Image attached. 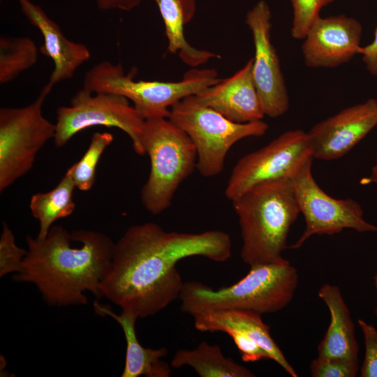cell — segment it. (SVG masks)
<instances>
[{
	"label": "cell",
	"instance_id": "obj_25",
	"mask_svg": "<svg viewBox=\"0 0 377 377\" xmlns=\"http://www.w3.org/2000/svg\"><path fill=\"white\" fill-rule=\"evenodd\" d=\"M0 237V277L9 274H17L22 269L27 250L19 247L15 235L6 223H2Z\"/></svg>",
	"mask_w": 377,
	"mask_h": 377
},
{
	"label": "cell",
	"instance_id": "obj_2",
	"mask_svg": "<svg viewBox=\"0 0 377 377\" xmlns=\"http://www.w3.org/2000/svg\"><path fill=\"white\" fill-rule=\"evenodd\" d=\"M26 240L27 253L15 281L34 284L51 306L86 304L87 291L101 297L115 244L110 237L84 229L70 233L53 226L45 238L28 235Z\"/></svg>",
	"mask_w": 377,
	"mask_h": 377
},
{
	"label": "cell",
	"instance_id": "obj_34",
	"mask_svg": "<svg viewBox=\"0 0 377 377\" xmlns=\"http://www.w3.org/2000/svg\"><path fill=\"white\" fill-rule=\"evenodd\" d=\"M376 314H377V307H376Z\"/></svg>",
	"mask_w": 377,
	"mask_h": 377
},
{
	"label": "cell",
	"instance_id": "obj_9",
	"mask_svg": "<svg viewBox=\"0 0 377 377\" xmlns=\"http://www.w3.org/2000/svg\"><path fill=\"white\" fill-rule=\"evenodd\" d=\"M313 158L308 132L300 129L286 131L237 162L228 181L225 195L232 202L258 184L292 180Z\"/></svg>",
	"mask_w": 377,
	"mask_h": 377
},
{
	"label": "cell",
	"instance_id": "obj_10",
	"mask_svg": "<svg viewBox=\"0 0 377 377\" xmlns=\"http://www.w3.org/2000/svg\"><path fill=\"white\" fill-rule=\"evenodd\" d=\"M145 119L128 100L110 93H92L84 88L71 98L69 106L57 110V147L64 146L80 131L96 126L117 128L130 138L138 155H145L141 143Z\"/></svg>",
	"mask_w": 377,
	"mask_h": 377
},
{
	"label": "cell",
	"instance_id": "obj_3",
	"mask_svg": "<svg viewBox=\"0 0 377 377\" xmlns=\"http://www.w3.org/2000/svg\"><path fill=\"white\" fill-rule=\"evenodd\" d=\"M232 202L240 227L243 262L252 266L283 259L288 232L300 213L292 181L258 184Z\"/></svg>",
	"mask_w": 377,
	"mask_h": 377
},
{
	"label": "cell",
	"instance_id": "obj_29",
	"mask_svg": "<svg viewBox=\"0 0 377 377\" xmlns=\"http://www.w3.org/2000/svg\"><path fill=\"white\" fill-rule=\"evenodd\" d=\"M227 334L234 341L244 362H254L263 360H270L265 350L245 334L235 331Z\"/></svg>",
	"mask_w": 377,
	"mask_h": 377
},
{
	"label": "cell",
	"instance_id": "obj_33",
	"mask_svg": "<svg viewBox=\"0 0 377 377\" xmlns=\"http://www.w3.org/2000/svg\"><path fill=\"white\" fill-rule=\"evenodd\" d=\"M375 285H376V290H377V274L375 277Z\"/></svg>",
	"mask_w": 377,
	"mask_h": 377
},
{
	"label": "cell",
	"instance_id": "obj_6",
	"mask_svg": "<svg viewBox=\"0 0 377 377\" xmlns=\"http://www.w3.org/2000/svg\"><path fill=\"white\" fill-rule=\"evenodd\" d=\"M134 71L125 73L120 64L103 61L85 74L83 88L92 93H110L131 101L144 119L168 117L170 108L182 99L218 82L214 68H193L177 82L135 80Z\"/></svg>",
	"mask_w": 377,
	"mask_h": 377
},
{
	"label": "cell",
	"instance_id": "obj_8",
	"mask_svg": "<svg viewBox=\"0 0 377 377\" xmlns=\"http://www.w3.org/2000/svg\"><path fill=\"white\" fill-rule=\"evenodd\" d=\"M52 88L47 82L28 105L0 109L1 192L31 169L38 151L54 138L56 125L43 114L44 101Z\"/></svg>",
	"mask_w": 377,
	"mask_h": 377
},
{
	"label": "cell",
	"instance_id": "obj_14",
	"mask_svg": "<svg viewBox=\"0 0 377 377\" xmlns=\"http://www.w3.org/2000/svg\"><path fill=\"white\" fill-rule=\"evenodd\" d=\"M376 126V99L370 98L341 110L308 132L313 158L331 161L342 157Z\"/></svg>",
	"mask_w": 377,
	"mask_h": 377
},
{
	"label": "cell",
	"instance_id": "obj_28",
	"mask_svg": "<svg viewBox=\"0 0 377 377\" xmlns=\"http://www.w3.org/2000/svg\"><path fill=\"white\" fill-rule=\"evenodd\" d=\"M365 345L364 360L360 369L361 377H377V330L364 320H358Z\"/></svg>",
	"mask_w": 377,
	"mask_h": 377
},
{
	"label": "cell",
	"instance_id": "obj_32",
	"mask_svg": "<svg viewBox=\"0 0 377 377\" xmlns=\"http://www.w3.org/2000/svg\"><path fill=\"white\" fill-rule=\"evenodd\" d=\"M368 181L375 184L377 186V153L376 154L375 163L371 168Z\"/></svg>",
	"mask_w": 377,
	"mask_h": 377
},
{
	"label": "cell",
	"instance_id": "obj_31",
	"mask_svg": "<svg viewBox=\"0 0 377 377\" xmlns=\"http://www.w3.org/2000/svg\"><path fill=\"white\" fill-rule=\"evenodd\" d=\"M142 0H96V5L102 10H121L130 11L136 8Z\"/></svg>",
	"mask_w": 377,
	"mask_h": 377
},
{
	"label": "cell",
	"instance_id": "obj_21",
	"mask_svg": "<svg viewBox=\"0 0 377 377\" xmlns=\"http://www.w3.org/2000/svg\"><path fill=\"white\" fill-rule=\"evenodd\" d=\"M170 365L176 369L189 366L200 377L255 376L249 369L226 357L219 345H210L205 341L195 349L177 350Z\"/></svg>",
	"mask_w": 377,
	"mask_h": 377
},
{
	"label": "cell",
	"instance_id": "obj_26",
	"mask_svg": "<svg viewBox=\"0 0 377 377\" xmlns=\"http://www.w3.org/2000/svg\"><path fill=\"white\" fill-rule=\"evenodd\" d=\"M293 18L291 36L295 39H304L313 23L320 16L321 8L332 3V0H290Z\"/></svg>",
	"mask_w": 377,
	"mask_h": 377
},
{
	"label": "cell",
	"instance_id": "obj_18",
	"mask_svg": "<svg viewBox=\"0 0 377 377\" xmlns=\"http://www.w3.org/2000/svg\"><path fill=\"white\" fill-rule=\"evenodd\" d=\"M96 314L113 318L121 326L126 344L125 364L121 377H169L171 369L163 358L168 355L165 347L148 348L139 342L135 333V323L138 319L135 315L121 311L117 314L108 305L94 303Z\"/></svg>",
	"mask_w": 377,
	"mask_h": 377
},
{
	"label": "cell",
	"instance_id": "obj_11",
	"mask_svg": "<svg viewBox=\"0 0 377 377\" xmlns=\"http://www.w3.org/2000/svg\"><path fill=\"white\" fill-rule=\"evenodd\" d=\"M312 161L308 162L291 180L305 228L300 237L289 248H300L313 235H332L344 229L359 232H377V226L364 219L363 209L357 201L334 198L319 186L311 172Z\"/></svg>",
	"mask_w": 377,
	"mask_h": 377
},
{
	"label": "cell",
	"instance_id": "obj_27",
	"mask_svg": "<svg viewBox=\"0 0 377 377\" xmlns=\"http://www.w3.org/2000/svg\"><path fill=\"white\" fill-rule=\"evenodd\" d=\"M359 370L358 360L318 356L310 364L313 377H354Z\"/></svg>",
	"mask_w": 377,
	"mask_h": 377
},
{
	"label": "cell",
	"instance_id": "obj_23",
	"mask_svg": "<svg viewBox=\"0 0 377 377\" xmlns=\"http://www.w3.org/2000/svg\"><path fill=\"white\" fill-rule=\"evenodd\" d=\"M38 48L29 37H0V83L4 84L32 67L38 59Z\"/></svg>",
	"mask_w": 377,
	"mask_h": 377
},
{
	"label": "cell",
	"instance_id": "obj_5",
	"mask_svg": "<svg viewBox=\"0 0 377 377\" xmlns=\"http://www.w3.org/2000/svg\"><path fill=\"white\" fill-rule=\"evenodd\" d=\"M141 143L150 171L140 200L148 212L158 215L171 206L179 185L196 168L197 151L188 135L168 117L145 119Z\"/></svg>",
	"mask_w": 377,
	"mask_h": 377
},
{
	"label": "cell",
	"instance_id": "obj_17",
	"mask_svg": "<svg viewBox=\"0 0 377 377\" xmlns=\"http://www.w3.org/2000/svg\"><path fill=\"white\" fill-rule=\"evenodd\" d=\"M195 327L201 332L232 331L245 334L258 343L290 376L297 374L271 337L269 327L261 315L245 310L219 309L206 311L193 316Z\"/></svg>",
	"mask_w": 377,
	"mask_h": 377
},
{
	"label": "cell",
	"instance_id": "obj_30",
	"mask_svg": "<svg viewBox=\"0 0 377 377\" xmlns=\"http://www.w3.org/2000/svg\"><path fill=\"white\" fill-rule=\"evenodd\" d=\"M360 54L362 55V61L369 73L374 76H377V24L373 41L362 47Z\"/></svg>",
	"mask_w": 377,
	"mask_h": 377
},
{
	"label": "cell",
	"instance_id": "obj_35",
	"mask_svg": "<svg viewBox=\"0 0 377 377\" xmlns=\"http://www.w3.org/2000/svg\"><path fill=\"white\" fill-rule=\"evenodd\" d=\"M334 0H332V2L334 1Z\"/></svg>",
	"mask_w": 377,
	"mask_h": 377
},
{
	"label": "cell",
	"instance_id": "obj_16",
	"mask_svg": "<svg viewBox=\"0 0 377 377\" xmlns=\"http://www.w3.org/2000/svg\"><path fill=\"white\" fill-rule=\"evenodd\" d=\"M17 1L30 24L43 36L40 53L53 61L54 68L48 83L54 87L57 83L71 78L76 70L89 59L91 54L87 47L68 39L59 26L38 5L30 0Z\"/></svg>",
	"mask_w": 377,
	"mask_h": 377
},
{
	"label": "cell",
	"instance_id": "obj_12",
	"mask_svg": "<svg viewBox=\"0 0 377 377\" xmlns=\"http://www.w3.org/2000/svg\"><path fill=\"white\" fill-rule=\"evenodd\" d=\"M271 18L268 3L260 0L249 10L245 22L251 32L255 50L253 78L265 115L276 118L288 110L290 101L279 58L271 40Z\"/></svg>",
	"mask_w": 377,
	"mask_h": 377
},
{
	"label": "cell",
	"instance_id": "obj_22",
	"mask_svg": "<svg viewBox=\"0 0 377 377\" xmlns=\"http://www.w3.org/2000/svg\"><path fill=\"white\" fill-rule=\"evenodd\" d=\"M75 188L71 177L66 172L53 189L31 196L29 208L34 218L39 222L38 238H45L55 221L74 212L75 204L73 193Z\"/></svg>",
	"mask_w": 377,
	"mask_h": 377
},
{
	"label": "cell",
	"instance_id": "obj_13",
	"mask_svg": "<svg viewBox=\"0 0 377 377\" xmlns=\"http://www.w3.org/2000/svg\"><path fill=\"white\" fill-rule=\"evenodd\" d=\"M362 26L345 15L319 17L302 45L304 64L310 68H334L360 53Z\"/></svg>",
	"mask_w": 377,
	"mask_h": 377
},
{
	"label": "cell",
	"instance_id": "obj_4",
	"mask_svg": "<svg viewBox=\"0 0 377 377\" xmlns=\"http://www.w3.org/2000/svg\"><path fill=\"white\" fill-rule=\"evenodd\" d=\"M298 284L297 269L283 258L250 266L237 283L214 290L198 281L184 283L181 309L191 316L206 311L239 309L260 315L276 313L292 300Z\"/></svg>",
	"mask_w": 377,
	"mask_h": 377
},
{
	"label": "cell",
	"instance_id": "obj_1",
	"mask_svg": "<svg viewBox=\"0 0 377 377\" xmlns=\"http://www.w3.org/2000/svg\"><path fill=\"white\" fill-rule=\"evenodd\" d=\"M231 250L230 235L219 230L188 233L165 231L152 222L132 226L114 244L101 296L138 318L155 315L179 298L180 260L201 256L223 263Z\"/></svg>",
	"mask_w": 377,
	"mask_h": 377
},
{
	"label": "cell",
	"instance_id": "obj_24",
	"mask_svg": "<svg viewBox=\"0 0 377 377\" xmlns=\"http://www.w3.org/2000/svg\"><path fill=\"white\" fill-rule=\"evenodd\" d=\"M113 139L112 134L108 132H96L92 135L85 153L66 171L71 177L75 188L82 191H87L92 188L100 158Z\"/></svg>",
	"mask_w": 377,
	"mask_h": 377
},
{
	"label": "cell",
	"instance_id": "obj_7",
	"mask_svg": "<svg viewBox=\"0 0 377 377\" xmlns=\"http://www.w3.org/2000/svg\"><path fill=\"white\" fill-rule=\"evenodd\" d=\"M168 118L184 131L197 151L196 169L204 177L222 172L226 155L238 141L266 133L268 124L263 120L236 123L211 108L200 103L195 95L174 104Z\"/></svg>",
	"mask_w": 377,
	"mask_h": 377
},
{
	"label": "cell",
	"instance_id": "obj_20",
	"mask_svg": "<svg viewBox=\"0 0 377 377\" xmlns=\"http://www.w3.org/2000/svg\"><path fill=\"white\" fill-rule=\"evenodd\" d=\"M165 26L168 49L177 54L187 66L196 68L213 58L221 57L212 52L197 49L186 40L184 26L193 18L196 10L195 0H154Z\"/></svg>",
	"mask_w": 377,
	"mask_h": 377
},
{
	"label": "cell",
	"instance_id": "obj_15",
	"mask_svg": "<svg viewBox=\"0 0 377 377\" xmlns=\"http://www.w3.org/2000/svg\"><path fill=\"white\" fill-rule=\"evenodd\" d=\"M252 65L253 59L232 76L195 94L196 99L236 123L263 120L265 114L253 78Z\"/></svg>",
	"mask_w": 377,
	"mask_h": 377
},
{
	"label": "cell",
	"instance_id": "obj_19",
	"mask_svg": "<svg viewBox=\"0 0 377 377\" xmlns=\"http://www.w3.org/2000/svg\"><path fill=\"white\" fill-rule=\"evenodd\" d=\"M318 296L330 311V322L318 346V355L358 360L354 324L340 289L325 283L320 288Z\"/></svg>",
	"mask_w": 377,
	"mask_h": 377
}]
</instances>
